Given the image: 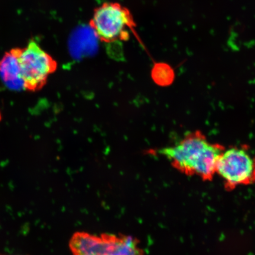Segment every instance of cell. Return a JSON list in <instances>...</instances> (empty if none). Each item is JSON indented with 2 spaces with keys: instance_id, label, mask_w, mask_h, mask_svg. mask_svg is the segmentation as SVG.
Segmentation results:
<instances>
[{
  "instance_id": "1",
  "label": "cell",
  "mask_w": 255,
  "mask_h": 255,
  "mask_svg": "<svg viewBox=\"0 0 255 255\" xmlns=\"http://www.w3.org/2000/svg\"><path fill=\"white\" fill-rule=\"evenodd\" d=\"M225 149L224 146L210 141L202 132L196 130L157 152L181 173L210 181L216 174L217 163Z\"/></svg>"
},
{
  "instance_id": "2",
  "label": "cell",
  "mask_w": 255,
  "mask_h": 255,
  "mask_svg": "<svg viewBox=\"0 0 255 255\" xmlns=\"http://www.w3.org/2000/svg\"><path fill=\"white\" fill-rule=\"evenodd\" d=\"M69 247L72 255H145L138 239L125 235L77 232Z\"/></svg>"
},
{
  "instance_id": "3",
  "label": "cell",
  "mask_w": 255,
  "mask_h": 255,
  "mask_svg": "<svg viewBox=\"0 0 255 255\" xmlns=\"http://www.w3.org/2000/svg\"><path fill=\"white\" fill-rule=\"evenodd\" d=\"M89 25L98 39L107 44L127 41L136 25L131 12L117 2L96 8Z\"/></svg>"
},
{
  "instance_id": "4",
  "label": "cell",
  "mask_w": 255,
  "mask_h": 255,
  "mask_svg": "<svg viewBox=\"0 0 255 255\" xmlns=\"http://www.w3.org/2000/svg\"><path fill=\"white\" fill-rule=\"evenodd\" d=\"M216 174L222 178L227 191L253 184L255 182V155L246 145L225 148L217 163Z\"/></svg>"
},
{
  "instance_id": "5",
  "label": "cell",
  "mask_w": 255,
  "mask_h": 255,
  "mask_svg": "<svg viewBox=\"0 0 255 255\" xmlns=\"http://www.w3.org/2000/svg\"><path fill=\"white\" fill-rule=\"evenodd\" d=\"M18 63L24 90L31 92L41 90L57 69L56 60L34 40L22 48Z\"/></svg>"
},
{
  "instance_id": "6",
  "label": "cell",
  "mask_w": 255,
  "mask_h": 255,
  "mask_svg": "<svg viewBox=\"0 0 255 255\" xmlns=\"http://www.w3.org/2000/svg\"><path fill=\"white\" fill-rule=\"evenodd\" d=\"M21 49L22 48H13L6 52L0 60V77L8 88L13 90L24 89L18 63Z\"/></svg>"
},
{
  "instance_id": "7",
  "label": "cell",
  "mask_w": 255,
  "mask_h": 255,
  "mask_svg": "<svg viewBox=\"0 0 255 255\" xmlns=\"http://www.w3.org/2000/svg\"><path fill=\"white\" fill-rule=\"evenodd\" d=\"M1 114H0V121H1Z\"/></svg>"
},
{
  "instance_id": "8",
  "label": "cell",
  "mask_w": 255,
  "mask_h": 255,
  "mask_svg": "<svg viewBox=\"0 0 255 255\" xmlns=\"http://www.w3.org/2000/svg\"><path fill=\"white\" fill-rule=\"evenodd\" d=\"M0 255H1V254H0Z\"/></svg>"
}]
</instances>
